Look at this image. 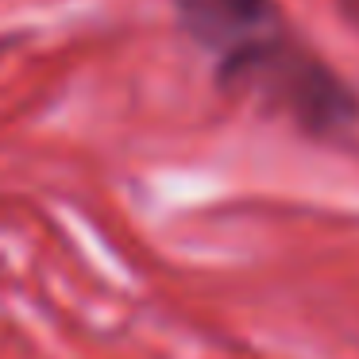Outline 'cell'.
<instances>
[{
  "instance_id": "obj_1",
  "label": "cell",
  "mask_w": 359,
  "mask_h": 359,
  "mask_svg": "<svg viewBox=\"0 0 359 359\" xmlns=\"http://www.w3.org/2000/svg\"><path fill=\"white\" fill-rule=\"evenodd\" d=\"M174 27L212 66L224 97L251 101L317 143L359 132V89L294 27L282 0H170Z\"/></svg>"
},
{
  "instance_id": "obj_2",
  "label": "cell",
  "mask_w": 359,
  "mask_h": 359,
  "mask_svg": "<svg viewBox=\"0 0 359 359\" xmlns=\"http://www.w3.org/2000/svg\"><path fill=\"white\" fill-rule=\"evenodd\" d=\"M332 4H336V16L359 35V0H332Z\"/></svg>"
}]
</instances>
